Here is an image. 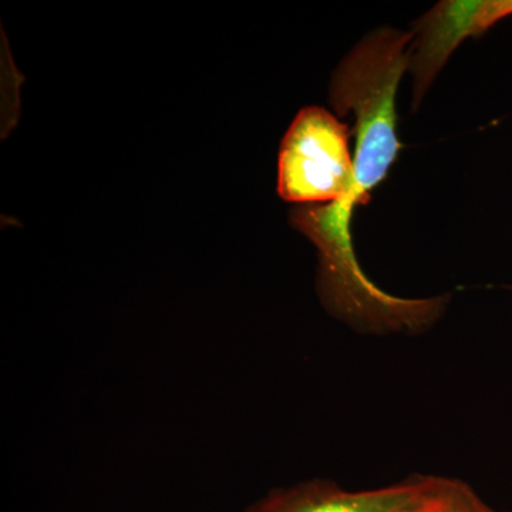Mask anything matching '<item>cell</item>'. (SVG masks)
Returning a JSON list of instances; mask_svg holds the SVG:
<instances>
[{"mask_svg": "<svg viewBox=\"0 0 512 512\" xmlns=\"http://www.w3.org/2000/svg\"><path fill=\"white\" fill-rule=\"evenodd\" d=\"M417 512H501L484 503L476 491L457 478L437 477L436 488Z\"/></svg>", "mask_w": 512, "mask_h": 512, "instance_id": "cell-5", "label": "cell"}, {"mask_svg": "<svg viewBox=\"0 0 512 512\" xmlns=\"http://www.w3.org/2000/svg\"><path fill=\"white\" fill-rule=\"evenodd\" d=\"M413 33L379 29L365 37L339 64L330 84V103L340 116L356 114L355 183L346 200L303 207L291 221L319 251V282L335 293L365 288L350 235L356 205L387 177L400 144L396 133V92L412 59Z\"/></svg>", "mask_w": 512, "mask_h": 512, "instance_id": "cell-1", "label": "cell"}, {"mask_svg": "<svg viewBox=\"0 0 512 512\" xmlns=\"http://www.w3.org/2000/svg\"><path fill=\"white\" fill-rule=\"evenodd\" d=\"M512 15V0L441 2L414 26L410 70L414 79L413 109L429 90L448 57L468 36H481Z\"/></svg>", "mask_w": 512, "mask_h": 512, "instance_id": "cell-3", "label": "cell"}, {"mask_svg": "<svg viewBox=\"0 0 512 512\" xmlns=\"http://www.w3.org/2000/svg\"><path fill=\"white\" fill-rule=\"evenodd\" d=\"M436 483V476H419L375 490L349 491L316 480L276 490L245 512H417Z\"/></svg>", "mask_w": 512, "mask_h": 512, "instance_id": "cell-4", "label": "cell"}, {"mask_svg": "<svg viewBox=\"0 0 512 512\" xmlns=\"http://www.w3.org/2000/svg\"><path fill=\"white\" fill-rule=\"evenodd\" d=\"M349 137L348 126L329 111L302 110L282 141L279 195L299 204L346 200L355 183Z\"/></svg>", "mask_w": 512, "mask_h": 512, "instance_id": "cell-2", "label": "cell"}]
</instances>
